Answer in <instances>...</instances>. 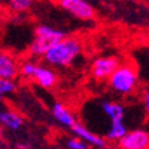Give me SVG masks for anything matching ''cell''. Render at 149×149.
Segmentation results:
<instances>
[{"instance_id": "1", "label": "cell", "mask_w": 149, "mask_h": 149, "mask_svg": "<svg viewBox=\"0 0 149 149\" xmlns=\"http://www.w3.org/2000/svg\"><path fill=\"white\" fill-rule=\"evenodd\" d=\"M81 51H83V44H81L80 39L74 36H67L61 41L55 44L44 55L43 59L45 60L48 65L63 68V67L71 65L77 59Z\"/></svg>"}, {"instance_id": "2", "label": "cell", "mask_w": 149, "mask_h": 149, "mask_svg": "<svg viewBox=\"0 0 149 149\" xmlns=\"http://www.w3.org/2000/svg\"><path fill=\"white\" fill-rule=\"evenodd\" d=\"M67 35L57 28L48 24H39L33 31V40L29 45V52L32 56L44 57L48 51L55 44L65 39Z\"/></svg>"}, {"instance_id": "3", "label": "cell", "mask_w": 149, "mask_h": 149, "mask_svg": "<svg viewBox=\"0 0 149 149\" xmlns=\"http://www.w3.org/2000/svg\"><path fill=\"white\" fill-rule=\"evenodd\" d=\"M137 83H139V74L136 69L129 64H120V67L108 79L111 89L118 95H130L134 92Z\"/></svg>"}, {"instance_id": "4", "label": "cell", "mask_w": 149, "mask_h": 149, "mask_svg": "<svg viewBox=\"0 0 149 149\" xmlns=\"http://www.w3.org/2000/svg\"><path fill=\"white\" fill-rule=\"evenodd\" d=\"M120 67V60L115 56H100L93 60L91 65V73L96 80H108L112 73Z\"/></svg>"}, {"instance_id": "5", "label": "cell", "mask_w": 149, "mask_h": 149, "mask_svg": "<svg viewBox=\"0 0 149 149\" xmlns=\"http://www.w3.org/2000/svg\"><path fill=\"white\" fill-rule=\"evenodd\" d=\"M59 4L65 12L80 20H91L95 17V9L87 0H59Z\"/></svg>"}, {"instance_id": "6", "label": "cell", "mask_w": 149, "mask_h": 149, "mask_svg": "<svg viewBox=\"0 0 149 149\" xmlns=\"http://www.w3.org/2000/svg\"><path fill=\"white\" fill-rule=\"evenodd\" d=\"M118 146L121 149H149V133L144 129L129 130L118 141Z\"/></svg>"}, {"instance_id": "7", "label": "cell", "mask_w": 149, "mask_h": 149, "mask_svg": "<svg viewBox=\"0 0 149 149\" xmlns=\"http://www.w3.org/2000/svg\"><path fill=\"white\" fill-rule=\"evenodd\" d=\"M19 73L20 67L15 56L6 51H0V79L13 80Z\"/></svg>"}, {"instance_id": "8", "label": "cell", "mask_w": 149, "mask_h": 149, "mask_svg": "<svg viewBox=\"0 0 149 149\" xmlns=\"http://www.w3.org/2000/svg\"><path fill=\"white\" fill-rule=\"evenodd\" d=\"M31 79H33L43 88H52L57 83V74H56V72L52 68L47 67V65H43V64L35 65V69H33V73H32Z\"/></svg>"}, {"instance_id": "9", "label": "cell", "mask_w": 149, "mask_h": 149, "mask_svg": "<svg viewBox=\"0 0 149 149\" xmlns=\"http://www.w3.org/2000/svg\"><path fill=\"white\" fill-rule=\"evenodd\" d=\"M72 130H73V133L76 134L77 139L83 140L84 143H87L88 145H92L97 149L107 146V140H104L101 136H99V134L91 132L88 128H85L84 125L79 124V123L72 128Z\"/></svg>"}, {"instance_id": "10", "label": "cell", "mask_w": 149, "mask_h": 149, "mask_svg": "<svg viewBox=\"0 0 149 149\" xmlns=\"http://www.w3.org/2000/svg\"><path fill=\"white\" fill-rule=\"evenodd\" d=\"M24 121L23 117L16 111L12 109H0V125H3L6 129L17 132L22 129Z\"/></svg>"}, {"instance_id": "11", "label": "cell", "mask_w": 149, "mask_h": 149, "mask_svg": "<svg viewBox=\"0 0 149 149\" xmlns=\"http://www.w3.org/2000/svg\"><path fill=\"white\" fill-rule=\"evenodd\" d=\"M52 116L55 117V120L57 121L59 124L63 125V127H67V128H71L72 129L74 125L77 124L73 113H72L64 104H61V102H55V104H53Z\"/></svg>"}, {"instance_id": "12", "label": "cell", "mask_w": 149, "mask_h": 149, "mask_svg": "<svg viewBox=\"0 0 149 149\" xmlns=\"http://www.w3.org/2000/svg\"><path fill=\"white\" fill-rule=\"evenodd\" d=\"M101 111L104 112V115L111 120V123L113 121H120L124 120L125 115V108L121 105L120 102L116 101H102L101 102Z\"/></svg>"}, {"instance_id": "13", "label": "cell", "mask_w": 149, "mask_h": 149, "mask_svg": "<svg viewBox=\"0 0 149 149\" xmlns=\"http://www.w3.org/2000/svg\"><path fill=\"white\" fill-rule=\"evenodd\" d=\"M129 130L127 129V125H125L124 120L120 121H113L111 123V127H109L108 132H107V139L108 141H120L123 140Z\"/></svg>"}, {"instance_id": "14", "label": "cell", "mask_w": 149, "mask_h": 149, "mask_svg": "<svg viewBox=\"0 0 149 149\" xmlns=\"http://www.w3.org/2000/svg\"><path fill=\"white\" fill-rule=\"evenodd\" d=\"M35 0H7L9 9L15 13H24L32 8Z\"/></svg>"}, {"instance_id": "15", "label": "cell", "mask_w": 149, "mask_h": 149, "mask_svg": "<svg viewBox=\"0 0 149 149\" xmlns=\"http://www.w3.org/2000/svg\"><path fill=\"white\" fill-rule=\"evenodd\" d=\"M16 89V84L13 80H4L0 79V101L9 93L15 92Z\"/></svg>"}, {"instance_id": "16", "label": "cell", "mask_w": 149, "mask_h": 149, "mask_svg": "<svg viewBox=\"0 0 149 149\" xmlns=\"http://www.w3.org/2000/svg\"><path fill=\"white\" fill-rule=\"evenodd\" d=\"M65 148L67 149H89L87 143H84L83 140L77 139V137H71L67 140L65 143Z\"/></svg>"}, {"instance_id": "17", "label": "cell", "mask_w": 149, "mask_h": 149, "mask_svg": "<svg viewBox=\"0 0 149 149\" xmlns=\"http://www.w3.org/2000/svg\"><path fill=\"white\" fill-rule=\"evenodd\" d=\"M143 105H144V109H145L146 113H149V88L143 95Z\"/></svg>"}, {"instance_id": "18", "label": "cell", "mask_w": 149, "mask_h": 149, "mask_svg": "<svg viewBox=\"0 0 149 149\" xmlns=\"http://www.w3.org/2000/svg\"><path fill=\"white\" fill-rule=\"evenodd\" d=\"M100 149H112V148H109V146L107 145V146H104V148H100Z\"/></svg>"}]
</instances>
